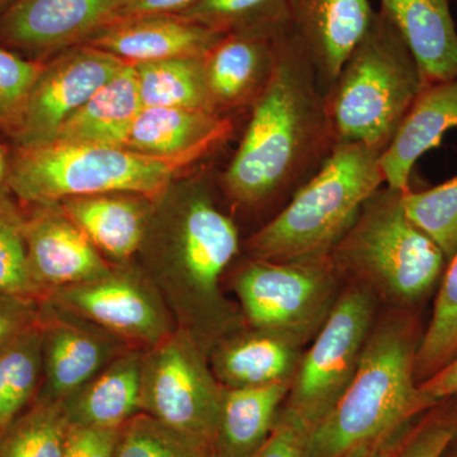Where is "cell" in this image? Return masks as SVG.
<instances>
[{"mask_svg": "<svg viewBox=\"0 0 457 457\" xmlns=\"http://www.w3.org/2000/svg\"><path fill=\"white\" fill-rule=\"evenodd\" d=\"M239 249L236 221L219 207L206 174L179 177L153 200L137 266L176 327L207 354L246 324L221 290L222 275Z\"/></svg>", "mask_w": 457, "mask_h": 457, "instance_id": "1", "label": "cell"}, {"mask_svg": "<svg viewBox=\"0 0 457 457\" xmlns=\"http://www.w3.org/2000/svg\"><path fill=\"white\" fill-rule=\"evenodd\" d=\"M337 143L314 65L286 26L269 83L252 104L245 134L222 173V191L245 209L276 206L278 212L320 170Z\"/></svg>", "mask_w": 457, "mask_h": 457, "instance_id": "2", "label": "cell"}, {"mask_svg": "<svg viewBox=\"0 0 457 457\" xmlns=\"http://www.w3.org/2000/svg\"><path fill=\"white\" fill-rule=\"evenodd\" d=\"M417 337L407 315L372 327L353 378L312 428L308 457H342L361 445L409 426L429 408L418 390Z\"/></svg>", "mask_w": 457, "mask_h": 457, "instance_id": "3", "label": "cell"}, {"mask_svg": "<svg viewBox=\"0 0 457 457\" xmlns=\"http://www.w3.org/2000/svg\"><path fill=\"white\" fill-rule=\"evenodd\" d=\"M378 147L338 141L320 170L246 240L252 260L329 257L363 204L385 183Z\"/></svg>", "mask_w": 457, "mask_h": 457, "instance_id": "4", "label": "cell"}, {"mask_svg": "<svg viewBox=\"0 0 457 457\" xmlns=\"http://www.w3.org/2000/svg\"><path fill=\"white\" fill-rule=\"evenodd\" d=\"M422 71L383 12L324 93L337 140L386 149L422 90Z\"/></svg>", "mask_w": 457, "mask_h": 457, "instance_id": "5", "label": "cell"}, {"mask_svg": "<svg viewBox=\"0 0 457 457\" xmlns=\"http://www.w3.org/2000/svg\"><path fill=\"white\" fill-rule=\"evenodd\" d=\"M404 192L378 188L329 255L341 278L403 306L428 294L447 266L440 246L409 220Z\"/></svg>", "mask_w": 457, "mask_h": 457, "instance_id": "6", "label": "cell"}, {"mask_svg": "<svg viewBox=\"0 0 457 457\" xmlns=\"http://www.w3.org/2000/svg\"><path fill=\"white\" fill-rule=\"evenodd\" d=\"M183 168L119 146L51 143L22 149L8 182L18 198L41 206L107 194L155 198Z\"/></svg>", "mask_w": 457, "mask_h": 457, "instance_id": "7", "label": "cell"}, {"mask_svg": "<svg viewBox=\"0 0 457 457\" xmlns=\"http://www.w3.org/2000/svg\"><path fill=\"white\" fill-rule=\"evenodd\" d=\"M339 278L330 257L282 263L251 258L237 270L233 288L249 328L303 347L332 312Z\"/></svg>", "mask_w": 457, "mask_h": 457, "instance_id": "8", "label": "cell"}, {"mask_svg": "<svg viewBox=\"0 0 457 457\" xmlns=\"http://www.w3.org/2000/svg\"><path fill=\"white\" fill-rule=\"evenodd\" d=\"M224 386L210 366L209 354L177 328L144 352L141 413L215 453Z\"/></svg>", "mask_w": 457, "mask_h": 457, "instance_id": "9", "label": "cell"}, {"mask_svg": "<svg viewBox=\"0 0 457 457\" xmlns=\"http://www.w3.org/2000/svg\"><path fill=\"white\" fill-rule=\"evenodd\" d=\"M339 295L314 343L303 354L285 407L312 428L347 389L374 327L376 295L362 284Z\"/></svg>", "mask_w": 457, "mask_h": 457, "instance_id": "10", "label": "cell"}, {"mask_svg": "<svg viewBox=\"0 0 457 457\" xmlns=\"http://www.w3.org/2000/svg\"><path fill=\"white\" fill-rule=\"evenodd\" d=\"M47 299L119 337L154 347L177 329L161 295L137 264L112 267L104 278L54 288Z\"/></svg>", "mask_w": 457, "mask_h": 457, "instance_id": "11", "label": "cell"}, {"mask_svg": "<svg viewBox=\"0 0 457 457\" xmlns=\"http://www.w3.org/2000/svg\"><path fill=\"white\" fill-rule=\"evenodd\" d=\"M126 64L87 45L71 47L45 62L13 130L17 143L22 149L54 143L64 123Z\"/></svg>", "mask_w": 457, "mask_h": 457, "instance_id": "12", "label": "cell"}, {"mask_svg": "<svg viewBox=\"0 0 457 457\" xmlns=\"http://www.w3.org/2000/svg\"><path fill=\"white\" fill-rule=\"evenodd\" d=\"M44 375L38 399L59 402L73 395L117 357L129 343L51 300L41 303Z\"/></svg>", "mask_w": 457, "mask_h": 457, "instance_id": "13", "label": "cell"}, {"mask_svg": "<svg viewBox=\"0 0 457 457\" xmlns=\"http://www.w3.org/2000/svg\"><path fill=\"white\" fill-rule=\"evenodd\" d=\"M131 0H16L0 17V41L40 59L79 46L121 17Z\"/></svg>", "mask_w": 457, "mask_h": 457, "instance_id": "14", "label": "cell"}, {"mask_svg": "<svg viewBox=\"0 0 457 457\" xmlns=\"http://www.w3.org/2000/svg\"><path fill=\"white\" fill-rule=\"evenodd\" d=\"M25 236L33 278L47 293L104 278L112 270L60 204L42 206L26 221Z\"/></svg>", "mask_w": 457, "mask_h": 457, "instance_id": "15", "label": "cell"}, {"mask_svg": "<svg viewBox=\"0 0 457 457\" xmlns=\"http://www.w3.org/2000/svg\"><path fill=\"white\" fill-rule=\"evenodd\" d=\"M375 13L371 0H288V23L311 57L324 93Z\"/></svg>", "mask_w": 457, "mask_h": 457, "instance_id": "16", "label": "cell"}, {"mask_svg": "<svg viewBox=\"0 0 457 457\" xmlns=\"http://www.w3.org/2000/svg\"><path fill=\"white\" fill-rule=\"evenodd\" d=\"M224 33L198 25L179 14L122 18L86 42L128 64L176 57H204Z\"/></svg>", "mask_w": 457, "mask_h": 457, "instance_id": "17", "label": "cell"}, {"mask_svg": "<svg viewBox=\"0 0 457 457\" xmlns=\"http://www.w3.org/2000/svg\"><path fill=\"white\" fill-rule=\"evenodd\" d=\"M231 131L233 121L225 114L187 108L143 107L122 147L187 167L224 143Z\"/></svg>", "mask_w": 457, "mask_h": 457, "instance_id": "18", "label": "cell"}, {"mask_svg": "<svg viewBox=\"0 0 457 457\" xmlns=\"http://www.w3.org/2000/svg\"><path fill=\"white\" fill-rule=\"evenodd\" d=\"M284 29L227 33L204 57L216 112L228 116L234 108L251 107L263 92L275 66L278 33Z\"/></svg>", "mask_w": 457, "mask_h": 457, "instance_id": "19", "label": "cell"}, {"mask_svg": "<svg viewBox=\"0 0 457 457\" xmlns=\"http://www.w3.org/2000/svg\"><path fill=\"white\" fill-rule=\"evenodd\" d=\"M457 129V77L423 86L392 143L381 154L385 185L408 191L420 156L440 145L446 132Z\"/></svg>", "mask_w": 457, "mask_h": 457, "instance_id": "20", "label": "cell"}, {"mask_svg": "<svg viewBox=\"0 0 457 457\" xmlns=\"http://www.w3.org/2000/svg\"><path fill=\"white\" fill-rule=\"evenodd\" d=\"M302 345L284 337L249 328L221 339L209 354L219 383L228 389L291 384Z\"/></svg>", "mask_w": 457, "mask_h": 457, "instance_id": "21", "label": "cell"}, {"mask_svg": "<svg viewBox=\"0 0 457 457\" xmlns=\"http://www.w3.org/2000/svg\"><path fill=\"white\" fill-rule=\"evenodd\" d=\"M453 0H378L395 26L426 84L457 77V29L451 12Z\"/></svg>", "mask_w": 457, "mask_h": 457, "instance_id": "22", "label": "cell"}, {"mask_svg": "<svg viewBox=\"0 0 457 457\" xmlns=\"http://www.w3.org/2000/svg\"><path fill=\"white\" fill-rule=\"evenodd\" d=\"M153 200L141 195L107 194L66 198L60 204L99 252L122 264L139 249Z\"/></svg>", "mask_w": 457, "mask_h": 457, "instance_id": "23", "label": "cell"}, {"mask_svg": "<svg viewBox=\"0 0 457 457\" xmlns=\"http://www.w3.org/2000/svg\"><path fill=\"white\" fill-rule=\"evenodd\" d=\"M144 352H125L82 389L62 400L71 425L121 428L141 413Z\"/></svg>", "mask_w": 457, "mask_h": 457, "instance_id": "24", "label": "cell"}, {"mask_svg": "<svg viewBox=\"0 0 457 457\" xmlns=\"http://www.w3.org/2000/svg\"><path fill=\"white\" fill-rule=\"evenodd\" d=\"M141 110L137 71L126 64L64 123L54 143L122 147Z\"/></svg>", "mask_w": 457, "mask_h": 457, "instance_id": "25", "label": "cell"}, {"mask_svg": "<svg viewBox=\"0 0 457 457\" xmlns=\"http://www.w3.org/2000/svg\"><path fill=\"white\" fill-rule=\"evenodd\" d=\"M291 384L222 392L215 457H251L276 425Z\"/></svg>", "mask_w": 457, "mask_h": 457, "instance_id": "26", "label": "cell"}, {"mask_svg": "<svg viewBox=\"0 0 457 457\" xmlns=\"http://www.w3.org/2000/svg\"><path fill=\"white\" fill-rule=\"evenodd\" d=\"M132 65L137 71L143 107L187 108L219 113L207 87L204 57H176Z\"/></svg>", "mask_w": 457, "mask_h": 457, "instance_id": "27", "label": "cell"}, {"mask_svg": "<svg viewBox=\"0 0 457 457\" xmlns=\"http://www.w3.org/2000/svg\"><path fill=\"white\" fill-rule=\"evenodd\" d=\"M71 428L62 400L37 399L0 428V457H62Z\"/></svg>", "mask_w": 457, "mask_h": 457, "instance_id": "28", "label": "cell"}, {"mask_svg": "<svg viewBox=\"0 0 457 457\" xmlns=\"http://www.w3.org/2000/svg\"><path fill=\"white\" fill-rule=\"evenodd\" d=\"M44 375L41 321L0 351V428L11 422L37 393Z\"/></svg>", "mask_w": 457, "mask_h": 457, "instance_id": "29", "label": "cell"}, {"mask_svg": "<svg viewBox=\"0 0 457 457\" xmlns=\"http://www.w3.org/2000/svg\"><path fill=\"white\" fill-rule=\"evenodd\" d=\"M179 16L224 33L278 31L288 23V0H198Z\"/></svg>", "mask_w": 457, "mask_h": 457, "instance_id": "30", "label": "cell"}, {"mask_svg": "<svg viewBox=\"0 0 457 457\" xmlns=\"http://www.w3.org/2000/svg\"><path fill=\"white\" fill-rule=\"evenodd\" d=\"M457 354V253L447 263L431 323L416 354V378L423 381Z\"/></svg>", "mask_w": 457, "mask_h": 457, "instance_id": "31", "label": "cell"}, {"mask_svg": "<svg viewBox=\"0 0 457 457\" xmlns=\"http://www.w3.org/2000/svg\"><path fill=\"white\" fill-rule=\"evenodd\" d=\"M409 220L431 237L447 263L457 253V176L426 191L403 194Z\"/></svg>", "mask_w": 457, "mask_h": 457, "instance_id": "32", "label": "cell"}, {"mask_svg": "<svg viewBox=\"0 0 457 457\" xmlns=\"http://www.w3.org/2000/svg\"><path fill=\"white\" fill-rule=\"evenodd\" d=\"M116 457H215V453L149 414L139 413L121 427Z\"/></svg>", "mask_w": 457, "mask_h": 457, "instance_id": "33", "label": "cell"}, {"mask_svg": "<svg viewBox=\"0 0 457 457\" xmlns=\"http://www.w3.org/2000/svg\"><path fill=\"white\" fill-rule=\"evenodd\" d=\"M26 221L0 196V294L35 297L45 293L29 267Z\"/></svg>", "mask_w": 457, "mask_h": 457, "instance_id": "34", "label": "cell"}, {"mask_svg": "<svg viewBox=\"0 0 457 457\" xmlns=\"http://www.w3.org/2000/svg\"><path fill=\"white\" fill-rule=\"evenodd\" d=\"M44 66L0 46V128L16 129Z\"/></svg>", "mask_w": 457, "mask_h": 457, "instance_id": "35", "label": "cell"}, {"mask_svg": "<svg viewBox=\"0 0 457 457\" xmlns=\"http://www.w3.org/2000/svg\"><path fill=\"white\" fill-rule=\"evenodd\" d=\"M312 428L284 408L266 442L251 457H308Z\"/></svg>", "mask_w": 457, "mask_h": 457, "instance_id": "36", "label": "cell"}, {"mask_svg": "<svg viewBox=\"0 0 457 457\" xmlns=\"http://www.w3.org/2000/svg\"><path fill=\"white\" fill-rule=\"evenodd\" d=\"M41 303L33 297L0 294V351L18 336L40 323Z\"/></svg>", "mask_w": 457, "mask_h": 457, "instance_id": "37", "label": "cell"}, {"mask_svg": "<svg viewBox=\"0 0 457 457\" xmlns=\"http://www.w3.org/2000/svg\"><path fill=\"white\" fill-rule=\"evenodd\" d=\"M120 431L71 425L62 457H116Z\"/></svg>", "mask_w": 457, "mask_h": 457, "instance_id": "38", "label": "cell"}, {"mask_svg": "<svg viewBox=\"0 0 457 457\" xmlns=\"http://www.w3.org/2000/svg\"><path fill=\"white\" fill-rule=\"evenodd\" d=\"M453 427L433 423L411 436L394 457H441L453 441Z\"/></svg>", "mask_w": 457, "mask_h": 457, "instance_id": "39", "label": "cell"}, {"mask_svg": "<svg viewBox=\"0 0 457 457\" xmlns=\"http://www.w3.org/2000/svg\"><path fill=\"white\" fill-rule=\"evenodd\" d=\"M418 390L429 407L442 399L457 395V354L444 368L420 381Z\"/></svg>", "mask_w": 457, "mask_h": 457, "instance_id": "40", "label": "cell"}, {"mask_svg": "<svg viewBox=\"0 0 457 457\" xmlns=\"http://www.w3.org/2000/svg\"><path fill=\"white\" fill-rule=\"evenodd\" d=\"M408 427L361 445L342 457H394L408 438Z\"/></svg>", "mask_w": 457, "mask_h": 457, "instance_id": "41", "label": "cell"}, {"mask_svg": "<svg viewBox=\"0 0 457 457\" xmlns=\"http://www.w3.org/2000/svg\"><path fill=\"white\" fill-rule=\"evenodd\" d=\"M197 2L198 0H131L120 20L152 14H179Z\"/></svg>", "mask_w": 457, "mask_h": 457, "instance_id": "42", "label": "cell"}, {"mask_svg": "<svg viewBox=\"0 0 457 457\" xmlns=\"http://www.w3.org/2000/svg\"><path fill=\"white\" fill-rule=\"evenodd\" d=\"M14 2H16V0H0V17L3 16V13H4Z\"/></svg>", "mask_w": 457, "mask_h": 457, "instance_id": "43", "label": "cell"}, {"mask_svg": "<svg viewBox=\"0 0 457 457\" xmlns=\"http://www.w3.org/2000/svg\"><path fill=\"white\" fill-rule=\"evenodd\" d=\"M3 171H4V158H3V153L0 152V179H2Z\"/></svg>", "mask_w": 457, "mask_h": 457, "instance_id": "44", "label": "cell"}, {"mask_svg": "<svg viewBox=\"0 0 457 457\" xmlns=\"http://www.w3.org/2000/svg\"><path fill=\"white\" fill-rule=\"evenodd\" d=\"M453 2H455V3H456V4H457V0H453Z\"/></svg>", "mask_w": 457, "mask_h": 457, "instance_id": "45", "label": "cell"}]
</instances>
